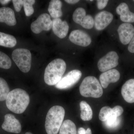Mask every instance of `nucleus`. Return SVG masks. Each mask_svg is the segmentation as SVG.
<instances>
[{"mask_svg": "<svg viewBox=\"0 0 134 134\" xmlns=\"http://www.w3.org/2000/svg\"><path fill=\"white\" fill-rule=\"evenodd\" d=\"M30 102V97L27 92L23 89L16 88L9 93L6 99V105L10 111L20 114L26 110Z\"/></svg>", "mask_w": 134, "mask_h": 134, "instance_id": "1", "label": "nucleus"}, {"mask_svg": "<svg viewBox=\"0 0 134 134\" xmlns=\"http://www.w3.org/2000/svg\"><path fill=\"white\" fill-rule=\"evenodd\" d=\"M66 65L64 60L56 59L47 65L45 70L44 80L50 86L55 85L59 81L66 71Z\"/></svg>", "mask_w": 134, "mask_h": 134, "instance_id": "2", "label": "nucleus"}, {"mask_svg": "<svg viewBox=\"0 0 134 134\" xmlns=\"http://www.w3.org/2000/svg\"><path fill=\"white\" fill-rule=\"evenodd\" d=\"M65 109L60 106H53L47 114L45 127L47 134H57L65 117Z\"/></svg>", "mask_w": 134, "mask_h": 134, "instance_id": "3", "label": "nucleus"}, {"mask_svg": "<svg viewBox=\"0 0 134 134\" xmlns=\"http://www.w3.org/2000/svg\"><path fill=\"white\" fill-rule=\"evenodd\" d=\"M80 94L85 97L99 98L103 95V87L95 77L88 76L84 79L79 86Z\"/></svg>", "mask_w": 134, "mask_h": 134, "instance_id": "4", "label": "nucleus"}, {"mask_svg": "<svg viewBox=\"0 0 134 134\" xmlns=\"http://www.w3.org/2000/svg\"><path fill=\"white\" fill-rule=\"evenodd\" d=\"M12 59L22 72L27 73L31 68V54L29 50L19 48L13 51Z\"/></svg>", "mask_w": 134, "mask_h": 134, "instance_id": "5", "label": "nucleus"}, {"mask_svg": "<svg viewBox=\"0 0 134 134\" xmlns=\"http://www.w3.org/2000/svg\"><path fill=\"white\" fill-rule=\"evenodd\" d=\"M119 57L117 53L111 51L99 60L98 68L101 72H105L115 68L119 65Z\"/></svg>", "mask_w": 134, "mask_h": 134, "instance_id": "6", "label": "nucleus"}, {"mask_svg": "<svg viewBox=\"0 0 134 134\" xmlns=\"http://www.w3.org/2000/svg\"><path fill=\"white\" fill-rule=\"evenodd\" d=\"M82 75V72L79 70H71L62 78L55 87L59 90L69 88L79 81Z\"/></svg>", "mask_w": 134, "mask_h": 134, "instance_id": "7", "label": "nucleus"}, {"mask_svg": "<svg viewBox=\"0 0 134 134\" xmlns=\"http://www.w3.org/2000/svg\"><path fill=\"white\" fill-rule=\"evenodd\" d=\"M73 19L76 23L87 29H91L94 26V19L91 15H86V10L82 8H78L73 14Z\"/></svg>", "mask_w": 134, "mask_h": 134, "instance_id": "8", "label": "nucleus"}, {"mask_svg": "<svg viewBox=\"0 0 134 134\" xmlns=\"http://www.w3.org/2000/svg\"><path fill=\"white\" fill-rule=\"evenodd\" d=\"M52 21L47 13L40 15L36 21L31 24V29L34 33L38 34L43 31H48L52 27Z\"/></svg>", "mask_w": 134, "mask_h": 134, "instance_id": "9", "label": "nucleus"}, {"mask_svg": "<svg viewBox=\"0 0 134 134\" xmlns=\"http://www.w3.org/2000/svg\"><path fill=\"white\" fill-rule=\"evenodd\" d=\"M2 128L6 132L14 133H19L21 130V126L19 120L11 114H7L4 116V121Z\"/></svg>", "mask_w": 134, "mask_h": 134, "instance_id": "10", "label": "nucleus"}, {"mask_svg": "<svg viewBox=\"0 0 134 134\" xmlns=\"http://www.w3.org/2000/svg\"><path fill=\"white\" fill-rule=\"evenodd\" d=\"M69 39L72 43L83 47L90 45L92 41L91 38L88 34L79 30L73 31L70 34Z\"/></svg>", "mask_w": 134, "mask_h": 134, "instance_id": "11", "label": "nucleus"}, {"mask_svg": "<svg viewBox=\"0 0 134 134\" xmlns=\"http://www.w3.org/2000/svg\"><path fill=\"white\" fill-rule=\"evenodd\" d=\"M120 41L124 45L129 44L134 35V26L128 23L120 25L117 29Z\"/></svg>", "mask_w": 134, "mask_h": 134, "instance_id": "12", "label": "nucleus"}, {"mask_svg": "<svg viewBox=\"0 0 134 134\" xmlns=\"http://www.w3.org/2000/svg\"><path fill=\"white\" fill-rule=\"evenodd\" d=\"M113 15L107 11H102L96 15L94 19V26L97 30H103L112 21Z\"/></svg>", "mask_w": 134, "mask_h": 134, "instance_id": "13", "label": "nucleus"}, {"mask_svg": "<svg viewBox=\"0 0 134 134\" xmlns=\"http://www.w3.org/2000/svg\"><path fill=\"white\" fill-rule=\"evenodd\" d=\"M120 72L117 70L112 69L103 72L99 76V81L101 86L106 88L110 83H114L119 80Z\"/></svg>", "mask_w": 134, "mask_h": 134, "instance_id": "14", "label": "nucleus"}, {"mask_svg": "<svg viewBox=\"0 0 134 134\" xmlns=\"http://www.w3.org/2000/svg\"><path fill=\"white\" fill-rule=\"evenodd\" d=\"M52 30L54 33L60 38L66 36L69 30V26L66 21H63L60 18L53 19Z\"/></svg>", "mask_w": 134, "mask_h": 134, "instance_id": "15", "label": "nucleus"}, {"mask_svg": "<svg viewBox=\"0 0 134 134\" xmlns=\"http://www.w3.org/2000/svg\"><path fill=\"white\" fill-rule=\"evenodd\" d=\"M116 11L122 22L128 23H134V13L130 10L126 3L125 2L121 3L116 8Z\"/></svg>", "mask_w": 134, "mask_h": 134, "instance_id": "16", "label": "nucleus"}, {"mask_svg": "<svg viewBox=\"0 0 134 134\" xmlns=\"http://www.w3.org/2000/svg\"><path fill=\"white\" fill-rule=\"evenodd\" d=\"M121 93L126 102L134 103V79H129L124 84L121 88Z\"/></svg>", "mask_w": 134, "mask_h": 134, "instance_id": "17", "label": "nucleus"}, {"mask_svg": "<svg viewBox=\"0 0 134 134\" xmlns=\"http://www.w3.org/2000/svg\"><path fill=\"white\" fill-rule=\"evenodd\" d=\"M0 22L4 23L9 26H14L16 24L14 10L9 7L0 8Z\"/></svg>", "mask_w": 134, "mask_h": 134, "instance_id": "18", "label": "nucleus"}, {"mask_svg": "<svg viewBox=\"0 0 134 134\" xmlns=\"http://www.w3.org/2000/svg\"><path fill=\"white\" fill-rule=\"evenodd\" d=\"M62 3L59 0H52L50 2L48 9L50 16L54 18H59L62 16Z\"/></svg>", "mask_w": 134, "mask_h": 134, "instance_id": "19", "label": "nucleus"}, {"mask_svg": "<svg viewBox=\"0 0 134 134\" xmlns=\"http://www.w3.org/2000/svg\"><path fill=\"white\" fill-rule=\"evenodd\" d=\"M80 107L81 119L83 121L91 120L93 117V112L90 106L85 101L83 100L80 103Z\"/></svg>", "mask_w": 134, "mask_h": 134, "instance_id": "20", "label": "nucleus"}, {"mask_svg": "<svg viewBox=\"0 0 134 134\" xmlns=\"http://www.w3.org/2000/svg\"><path fill=\"white\" fill-rule=\"evenodd\" d=\"M16 43V39L14 36L0 32V46L12 48Z\"/></svg>", "mask_w": 134, "mask_h": 134, "instance_id": "21", "label": "nucleus"}, {"mask_svg": "<svg viewBox=\"0 0 134 134\" xmlns=\"http://www.w3.org/2000/svg\"><path fill=\"white\" fill-rule=\"evenodd\" d=\"M59 134H77L76 126L72 121L66 120L63 122Z\"/></svg>", "mask_w": 134, "mask_h": 134, "instance_id": "22", "label": "nucleus"}, {"mask_svg": "<svg viewBox=\"0 0 134 134\" xmlns=\"http://www.w3.org/2000/svg\"><path fill=\"white\" fill-rule=\"evenodd\" d=\"M10 92L7 82L5 79L0 77V101L6 100Z\"/></svg>", "mask_w": 134, "mask_h": 134, "instance_id": "23", "label": "nucleus"}, {"mask_svg": "<svg viewBox=\"0 0 134 134\" xmlns=\"http://www.w3.org/2000/svg\"><path fill=\"white\" fill-rule=\"evenodd\" d=\"M114 114H115L112 108L108 106L104 107L100 109L99 114V118L100 120L104 122Z\"/></svg>", "mask_w": 134, "mask_h": 134, "instance_id": "24", "label": "nucleus"}, {"mask_svg": "<svg viewBox=\"0 0 134 134\" xmlns=\"http://www.w3.org/2000/svg\"><path fill=\"white\" fill-rule=\"evenodd\" d=\"M120 119L115 114L111 115L109 118L104 122L105 126L109 129L116 128L119 125Z\"/></svg>", "mask_w": 134, "mask_h": 134, "instance_id": "25", "label": "nucleus"}, {"mask_svg": "<svg viewBox=\"0 0 134 134\" xmlns=\"http://www.w3.org/2000/svg\"><path fill=\"white\" fill-rule=\"evenodd\" d=\"M12 66V62L9 57L5 53L0 52V68L9 69Z\"/></svg>", "mask_w": 134, "mask_h": 134, "instance_id": "26", "label": "nucleus"}, {"mask_svg": "<svg viewBox=\"0 0 134 134\" xmlns=\"http://www.w3.org/2000/svg\"><path fill=\"white\" fill-rule=\"evenodd\" d=\"M36 1L34 0H24V8L26 16H30L34 12L33 5Z\"/></svg>", "mask_w": 134, "mask_h": 134, "instance_id": "27", "label": "nucleus"}, {"mask_svg": "<svg viewBox=\"0 0 134 134\" xmlns=\"http://www.w3.org/2000/svg\"><path fill=\"white\" fill-rule=\"evenodd\" d=\"M15 9L16 12H19L24 5L23 0H13L12 1Z\"/></svg>", "mask_w": 134, "mask_h": 134, "instance_id": "28", "label": "nucleus"}, {"mask_svg": "<svg viewBox=\"0 0 134 134\" xmlns=\"http://www.w3.org/2000/svg\"><path fill=\"white\" fill-rule=\"evenodd\" d=\"M108 1L107 0H97V3L98 8L99 10L104 8L108 4Z\"/></svg>", "mask_w": 134, "mask_h": 134, "instance_id": "29", "label": "nucleus"}, {"mask_svg": "<svg viewBox=\"0 0 134 134\" xmlns=\"http://www.w3.org/2000/svg\"><path fill=\"white\" fill-rule=\"evenodd\" d=\"M112 109L114 113L117 117H119L122 115L124 111L122 107L119 105L115 106Z\"/></svg>", "mask_w": 134, "mask_h": 134, "instance_id": "30", "label": "nucleus"}, {"mask_svg": "<svg viewBox=\"0 0 134 134\" xmlns=\"http://www.w3.org/2000/svg\"><path fill=\"white\" fill-rule=\"evenodd\" d=\"M77 134H92L91 129L88 128L86 130L83 127H80L77 131Z\"/></svg>", "mask_w": 134, "mask_h": 134, "instance_id": "31", "label": "nucleus"}, {"mask_svg": "<svg viewBox=\"0 0 134 134\" xmlns=\"http://www.w3.org/2000/svg\"><path fill=\"white\" fill-rule=\"evenodd\" d=\"M128 50L130 52L134 53V35L132 40L129 43V45L128 47Z\"/></svg>", "mask_w": 134, "mask_h": 134, "instance_id": "32", "label": "nucleus"}, {"mask_svg": "<svg viewBox=\"0 0 134 134\" xmlns=\"http://www.w3.org/2000/svg\"><path fill=\"white\" fill-rule=\"evenodd\" d=\"M65 2L70 4H74L79 2V0H65Z\"/></svg>", "mask_w": 134, "mask_h": 134, "instance_id": "33", "label": "nucleus"}, {"mask_svg": "<svg viewBox=\"0 0 134 134\" xmlns=\"http://www.w3.org/2000/svg\"><path fill=\"white\" fill-rule=\"evenodd\" d=\"M10 2V1L9 0H2L0 1V3H1L3 5H5L8 3Z\"/></svg>", "mask_w": 134, "mask_h": 134, "instance_id": "34", "label": "nucleus"}, {"mask_svg": "<svg viewBox=\"0 0 134 134\" xmlns=\"http://www.w3.org/2000/svg\"><path fill=\"white\" fill-rule=\"evenodd\" d=\"M25 134H32V133H31V132H26V133H25Z\"/></svg>", "mask_w": 134, "mask_h": 134, "instance_id": "35", "label": "nucleus"}, {"mask_svg": "<svg viewBox=\"0 0 134 134\" xmlns=\"http://www.w3.org/2000/svg\"><path fill=\"white\" fill-rule=\"evenodd\" d=\"M133 1L134 2V1Z\"/></svg>", "mask_w": 134, "mask_h": 134, "instance_id": "36", "label": "nucleus"}]
</instances>
